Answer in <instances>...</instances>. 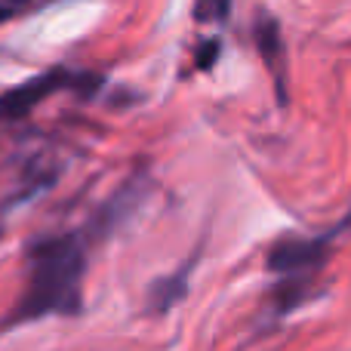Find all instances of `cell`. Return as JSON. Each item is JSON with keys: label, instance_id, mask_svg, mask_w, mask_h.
Returning <instances> with one entry per match:
<instances>
[{"label": "cell", "instance_id": "cell-1", "mask_svg": "<svg viewBox=\"0 0 351 351\" xmlns=\"http://www.w3.org/2000/svg\"><path fill=\"white\" fill-rule=\"evenodd\" d=\"M86 256L77 237L59 234L34 243L28 256V284L10 315V327L53 315H74L80 308Z\"/></svg>", "mask_w": 351, "mask_h": 351}, {"label": "cell", "instance_id": "cell-2", "mask_svg": "<svg viewBox=\"0 0 351 351\" xmlns=\"http://www.w3.org/2000/svg\"><path fill=\"white\" fill-rule=\"evenodd\" d=\"M327 253H330L327 237H321V241H315V237H284L268 253V268L274 274H280L284 280H299L315 274L327 262Z\"/></svg>", "mask_w": 351, "mask_h": 351}, {"label": "cell", "instance_id": "cell-4", "mask_svg": "<svg viewBox=\"0 0 351 351\" xmlns=\"http://www.w3.org/2000/svg\"><path fill=\"white\" fill-rule=\"evenodd\" d=\"M59 86H62L59 74H49V77H37L34 84H25V86H19V90L6 93V96L0 99V117L25 114V111H31L43 96H49V93L59 90Z\"/></svg>", "mask_w": 351, "mask_h": 351}, {"label": "cell", "instance_id": "cell-5", "mask_svg": "<svg viewBox=\"0 0 351 351\" xmlns=\"http://www.w3.org/2000/svg\"><path fill=\"white\" fill-rule=\"evenodd\" d=\"M231 0H194V16L200 22H225Z\"/></svg>", "mask_w": 351, "mask_h": 351}, {"label": "cell", "instance_id": "cell-3", "mask_svg": "<svg viewBox=\"0 0 351 351\" xmlns=\"http://www.w3.org/2000/svg\"><path fill=\"white\" fill-rule=\"evenodd\" d=\"M256 47H259L265 65L271 68L278 86L287 84V62H284V37H280V28L271 16H262L256 22Z\"/></svg>", "mask_w": 351, "mask_h": 351}]
</instances>
